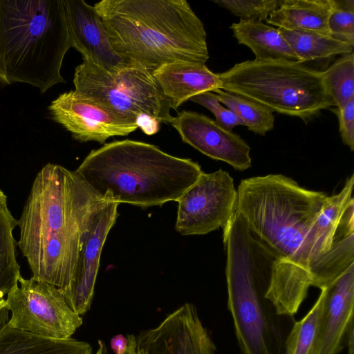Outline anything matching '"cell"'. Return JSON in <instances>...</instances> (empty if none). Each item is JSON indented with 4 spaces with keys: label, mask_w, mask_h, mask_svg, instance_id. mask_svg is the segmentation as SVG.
Masks as SVG:
<instances>
[{
    "label": "cell",
    "mask_w": 354,
    "mask_h": 354,
    "mask_svg": "<svg viewBox=\"0 0 354 354\" xmlns=\"http://www.w3.org/2000/svg\"><path fill=\"white\" fill-rule=\"evenodd\" d=\"M236 212L275 258L267 298L280 316L292 317L315 287L313 227L327 194L282 174L241 181Z\"/></svg>",
    "instance_id": "1"
},
{
    "label": "cell",
    "mask_w": 354,
    "mask_h": 354,
    "mask_svg": "<svg viewBox=\"0 0 354 354\" xmlns=\"http://www.w3.org/2000/svg\"><path fill=\"white\" fill-rule=\"evenodd\" d=\"M106 199L75 171L52 163L41 169L17 221V245L32 277L62 291L69 288L83 230Z\"/></svg>",
    "instance_id": "2"
},
{
    "label": "cell",
    "mask_w": 354,
    "mask_h": 354,
    "mask_svg": "<svg viewBox=\"0 0 354 354\" xmlns=\"http://www.w3.org/2000/svg\"><path fill=\"white\" fill-rule=\"evenodd\" d=\"M93 6L115 52L133 65L152 73L209 58L204 24L186 0H102Z\"/></svg>",
    "instance_id": "3"
},
{
    "label": "cell",
    "mask_w": 354,
    "mask_h": 354,
    "mask_svg": "<svg viewBox=\"0 0 354 354\" xmlns=\"http://www.w3.org/2000/svg\"><path fill=\"white\" fill-rule=\"evenodd\" d=\"M75 171L100 196L142 208L177 202L203 172L190 158L129 139L91 150Z\"/></svg>",
    "instance_id": "4"
},
{
    "label": "cell",
    "mask_w": 354,
    "mask_h": 354,
    "mask_svg": "<svg viewBox=\"0 0 354 354\" xmlns=\"http://www.w3.org/2000/svg\"><path fill=\"white\" fill-rule=\"evenodd\" d=\"M223 230L227 308L241 354H283V316L267 298L275 258L236 211Z\"/></svg>",
    "instance_id": "5"
},
{
    "label": "cell",
    "mask_w": 354,
    "mask_h": 354,
    "mask_svg": "<svg viewBox=\"0 0 354 354\" xmlns=\"http://www.w3.org/2000/svg\"><path fill=\"white\" fill-rule=\"evenodd\" d=\"M72 48L63 0H0V84L46 92L65 83L63 60Z\"/></svg>",
    "instance_id": "6"
},
{
    "label": "cell",
    "mask_w": 354,
    "mask_h": 354,
    "mask_svg": "<svg viewBox=\"0 0 354 354\" xmlns=\"http://www.w3.org/2000/svg\"><path fill=\"white\" fill-rule=\"evenodd\" d=\"M218 74L221 89L306 124L323 109L335 106L322 71L297 62L254 59Z\"/></svg>",
    "instance_id": "7"
},
{
    "label": "cell",
    "mask_w": 354,
    "mask_h": 354,
    "mask_svg": "<svg viewBox=\"0 0 354 354\" xmlns=\"http://www.w3.org/2000/svg\"><path fill=\"white\" fill-rule=\"evenodd\" d=\"M75 69V91L81 96L136 121L141 114L171 123L170 103L152 73L138 66L107 72L82 57Z\"/></svg>",
    "instance_id": "8"
},
{
    "label": "cell",
    "mask_w": 354,
    "mask_h": 354,
    "mask_svg": "<svg viewBox=\"0 0 354 354\" xmlns=\"http://www.w3.org/2000/svg\"><path fill=\"white\" fill-rule=\"evenodd\" d=\"M11 328L53 339H68L82 324V318L65 300L62 289L34 277L21 276L7 295Z\"/></svg>",
    "instance_id": "9"
},
{
    "label": "cell",
    "mask_w": 354,
    "mask_h": 354,
    "mask_svg": "<svg viewBox=\"0 0 354 354\" xmlns=\"http://www.w3.org/2000/svg\"><path fill=\"white\" fill-rule=\"evenodd\" d=\"M236 200L237 192L228 172H203L177 201L175 229L188 236L224 228L235 213Z\"/></svg>",
    "instance_id": "10"
},
{
    "label": "cell",
    "mask_w": 354,
    "mask_h": 354,
    "mask_svg": "<svg viewBox=\"0 0 354 354\" xmlns=\"http://www.w3.org/2000/svg\"><path fill=\"white\" fill-rule=\"evenodd\" d=\"M52 119L80 142L104 144L114 136H125L138 127L136 121L71 91L60 94L48 106Z\"/></svg>",
    "instance_id": "11"
},
{
    "label": "cell",
    "mask_w": 354,
    "mask_h": 354,
    "mask_svg": "<svg viewBox=\"0 0 354 354\" xmlns=\"http://www.w3.org/2000/svg\"><path fill=\"white\" fill-rule=\"evenodd\" d=\"M119 204L105 200L94 211L82 234V244L73 281L62 291L70 308L79 315L91 307L106 237L118 216Z\"/></svg>",
    "instance_id": "12"
},
{
    "label": "cell",
    "mask_w": 354,
    "mask_h": 354,
    "mask_svg": "<svg viewBox=\"0 0 354 354\" xmlns=\"http://www.w3.org/2000/svg\"><path fill=\"white\" fill-rule=\"evenodd\" d=\"M138 354H216L195 306L185 303L155 328L136 336Z\"/></svg>",
    "instance_id": "13"
},
{
    "label": "cell",
    "mask_w": 354,
    "mask_h": 354,
    "mask_svg": "<svg viewBox=\"0 0 354 354\" xmlns=\"http://www.w3.org/2000/svg\"><path fill=\"white\" fill-rule=\"evenodd\" d=\"M171 124L184 142L203 154L223 161L236 170L251 167L250 147L246 142L207 116L183 111L174 118Z\"/></svg>",
    "instance_id": "14"
},
{
    "label": "cell",
    "mask_w": 354,
    "mask_h": 354,
    "mask_svg": "<svg viewBox=\"0 0 354 354\" xmlns=\"http://www.w3.org/2000/svg\"><path fill=\"white\" fill-rule=\"evenodd\" d=\"M310 354H337L353 329L354 263L327 286Z\"/></svg>",
    "instance_id": "15"
},
{
    "label": "cell",
    "mask_w": 354,
    "mask_h": 354,
    "mask_svg": "<svg viewBox=\"0 0 354 354\" xmlns=\"http://www.w3.org/2000/svg\"><path fill=\"white\" fill-rule=\"evenodd\" d=\"M63 4L72 47L82 57L110 73L135 66L115 52L93 6L84 0H63Z\"/></svg>",
    "instance_id": "16"
},
{
    "label": "cell",
    "mask_w": 354,
    "mask_h": 354,
    "mask_svg": "<svg viewBox=\"0 0 354 354\" xmlns=\"http://www.w3.org/2000/svg\"><path fill=\"white\" fill-rule=\"evenodd\" d=\"M152 75L173 109L195 95L221 88L218 74L205 64L174 62L161 66Z\"/></svg>",
    "instance_id": "17"
},
{
    "label": "cell",
    "mask_w": 354,
    "mask_h": 354,
    "mask_svg": "<svg viewBox=\"0 0 354 354\" xmlns=\"http://www.w3.org/2000/svg\"><path fill=\"white\" fill-rule=\"evenodd\" d=\"M331 8L332 0H283L266 21L277 28L330 35Z\"/></svg>",
    "instance_id": "18"
},
{
    "label": "cell",
    "mask_w": 354,
    "mask_h": 354,
    "mask_svg": "<svg viewBox=\"0 0 354 354\" xmlns=\"http://www.w3.org/2000/svg\"><path fill=\"white\" fill-rule=\"evenodd\" d=\"M0 354H93V348L71 337H45L6 324L0 330Z\"/></svg>",
    "instance_id": "19"
},
{
    "label": "cell",
    "mask_w": 354,
    "mask_h": 354,
    "mask_svg": "<svg viewBox=\"0 0 354 354\" xmlns=\"http://www.w3.org/2000/svg\"><path fill=\"white\" fill-rule=\"evenodd\" d=\"M230 28L239 44L248 47L255 59H279L297 62L298 58L278 28L262 21L242 20Z\"/></svg>",
    "instance_id": "20"
},
{
    "label": "cell",
    "mask_w": 354,
    "mask_h": 354,
    "mask_svg": "<svg viewBox=\"0 0 354 354\" xmlns=\"http://www.w3.org/2000/svg\"><path fill=\"white\" fill-rule=\"evenodd\" d=\"M278 29L297 57L299 63L353 52V45L330 35Z\"/></svg>",
    "instance_id": "21"
},
{
    "label": "cell",
    "mask_w": 354,
    "mask_h": 354,
    "mask_svg": "<svg viewBox=\"0 0 354 354\" xmlns=\"http://www.w3.org/2000/svg\"><path fill=\"white\" fill-rule=\"evenodd\" d=\"M17 221L12 215L7 204L0 207V304L5 296L17 286L21 276L16 257L17 243L13 230Z\"/></svg>",
    "instance_id": "22"
},
{
    "label": "cell",
    "mask_w": 354,
    "mask_h": 354,
    "mask_svg": "<svg viewBox=\"0 0 354 354\" xmlns=\"http://www.w3.org/2000/svg\"><path fill=\"white\" fill-rule=\"evenodd\" d=\"M221 104H225L253 133L265 136L274 128L273 113L265 106L245 97L221 88L214 91Z\"/></svg>",
    "instance_id": "23"
},
{
    "label": "cell",
    "mask_w": 354,
    "mask_h": 354,
    "mask_svg": "<svg viewBox=\"0 0 354 354\" xmlns=\"http://www.w3.org/2000/svg\"><path fill=\"white\" fill-rule=\"evenodd\" d=\"M328 95L337 109L354 97V53L344 55L322 71Z\"/></svg>",
    "instance_id": "24"
},
{
    "label": "cell",
    "mask_w": 354,
    "mask_h": 354,
    "mask_svg": "<svg viewBox=\"0 0 354 354\" xmlns=\"http://www.w3.org/2000/svg\"><path fill=\"white\" fill-rule=\"evenodd\" d=\"M320 290L308 313L301 320L294 322L285 340L283 354H310L325 300V290Z\"/></svg>",
    "instance_id": "25"
},
{
    "label": "cell",
    "mask_w": 354,
    "mask_h": 354,
    "mask_svg": "<svg viewBox=\"0 0 354 354\" xmlns=\"http://www.w3.org/2000/svg\"><path fill=\"white\" fill-rule=\"evenodd\" d=\"M328 28L330 36L354 46L353 0H332Z\"/></svg>",
    "instance_id": "26"
},
{
    "label": "cell",
    "mask_w": 354,
    "mask_h": 354,
    "mask_svg": "<svg viewBox=\"0 0 354 354\" xmlns=\"http://www.w3.org/2000/svg\"><path fill=\"white\" fill-rule=\"evenodd\" d=\"M214 2L240 19L262 21L281 6L283 0H214Z\"/></svg>",
    "instance_id": "27"
},
{
    "label": "cell",
    "mask_w": 354,
    "mask_h": 354,
    "mask_svg": "<svg viewBox=\"0 0 354 354\" xmlns=\"http://www.w3.org/2000/svg\"><path fill=\"white\" fill-rule=\"evenodd\" d=\"M210 111L216 118L215 122L228 131L238 125H243L242 121L229 109L225 108L216 94L210 91L204 92L189 99Z\"/></svg>",
    "instance_id": "28"
},
{
    "label": "cell",
    "mask_w": 354,
    "mask_h": 354,
    "mask_svg": "<svg viewBox=\"0 0 354 354\" xmlns=\"http://www.w3.org/2000/svg\"><path fill=\"white\" fill-rule=\"evenodd\" d=\"M339 121V131L342 142L351 151L354 149V97L342 109H332Z\"/></svg>",
    "instance_id": "29"
},
{
    "label": "cell",
    "mask_w": 354,
    "mask_h": 354,
    "mask_svg": "<svg viewBox=\"0 0 354 354\" xmlns=\"http://www.w3.org/2000/svg\"><path fill=\"white\" fill-rule=\"evenodd\" d=\"M136 123L138 128L147 135H153L158 132L160 129V122L148 115L141 114L137 120Z\"/></svg>",
    "instance_id": "30"
},
{
    "label": "cell",
    "mask_w": 354,
    "mask_h": 354,
    "mask_svg": "<svg viewBox=\"0 0 354 354\" xmlns=\"http://www.w3.org/2000/svg\"><path fill=\"white\" fill-rule=\"evenodd\" d=\"M110 346L115 354H122L127 348L128 339L122 334L115 335L111 338Z\"/></svg>",
    "instance_id": "31"
},
{
    "label": "cell",
    "mask_w": 354,
    "mask_h": 354,
    "mask_svg": "<svg viewBox=\"0 0 354 354\" xmlns=\"http://www.w3.org/2000/svg\"><path fill=\"white\" fill-rule=\"evenodd\" d=\"M128 346L122 354H138L136 348V340L134 335H127Z\"/></svg>",
    "instance_id": "32"
},
{
    "label": "cell",
    "mask_w": 354,
    "mask_h": 354,
    "mask_svg": "<svg viewBox=\"0 0 354 354\" xmlns=\"http://www.w3.org/2000/svg\"><path fill=\"white\" fill-rule=\"evenodd\" d=\"M95 354H108L106 346L102 340H98V347Z\"/></svg>",
    "instance_id": "33"
},
{
    "label": "cell",
    "mask_w": 354,
    "mask_h": 354,
    "mask_svg": "<svg viewBox=\"0 0 354 354\" xmlns=\"http://www.w3.org/2000/svg\"><path fill=\"white\" fill-rule=\"evenodd\" d=\"M7 204V196L0 189V207Z\"/></svg>",
    "instance_id": "34"
},
{
    "label": "cell",
    "mask_w": 354,
    "mask_h": 354,
    "mask_svg": "<svg viewBox=\"0 0 354 354\" xmlns=\"http://www.w3.org/2000/svg\"><path fill=\"white\" fill-rule=\"evenodd\" d=\"M6 305V299L0 304V309Z\"/></svg>",
    "instance_id": "35"
},
{
    "label": "cell",
    "mask_w": 354,
    "mask_h": 354,
    "mask_svg": "<svg viewBox=\"0 0 354 354\" xmlns=\"http://www.w3.org/2000/svg\"><path fill=\"white\" fill-rule=\"evenodd\" d=\"M348 354H353V351L351 349L349 350Z\"/></svg>",
    "instance_id": "36"
}]
</instances>
